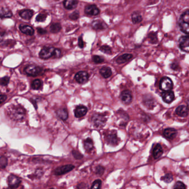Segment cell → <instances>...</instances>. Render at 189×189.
I'll return each instance as SVG.
<instances>
[{
	"label": "cell",
	"instance_id": "4316f807",
	"mask_svg": "<svg viewBox=\"0 0 189 189\" xmlns=\"http://www.w3.org/2000/svg\"><path fill=\"white\" fill-rule=\"evenodd\" d=\"M84 147L85 150L89 152L93 149V143L92 140L90 138H87V139L84 140L83 141Z\"/></svg>",
	"mask_w": 189,
	"mask_h": 189
},
{
	"label": "cell",
	"instance_id": "4fadbf2b",
	"mask_svg": "<svg viewBox=\"0 0 189 189\" xmlns=\"http://www.w3.org/2000/svg\"><path fill=\"white\" fill-rule=\"evenodd\" d=\"M120 100L125 104H129L131 103L133 100V96L131 92L128 90H125L122 92L120 94Z\"/></svg>",
	"mask_w": 189,
	"mask_h": 189
},
{
	"label": "cell",
	"instance_id": "8992f818",
	"mask_svg": "<svg viewBox=\"0 0 189 189\" xmlns=\"http://www.w3.org/2000/svg\"><path fill=\"white\" fill-rule=\"evenodd\" d=\"M159 87L160 89L164 92L170 91L173 88V82L170 78L164 77L160 80Z\"/></svg>",
	"mask_w": 189,
	"mask_h": 189
},
{
	"label": "cell",
	"instance_id": "ffe728a7",
	"mask_svg": "<svg viewBox=\"0 0 189 189\" xmlns=\"http://www.w3.org/2000/svg\"><path fill=\"white\" fill-rule=\"evenodd\" d=\"M34 12L32 10L29 9L21 10L19 12V15L22 19H30L33 16Z\"/></svg>",
	"mask_w": 189,
	"mask_h": 189
},
{
	"label": "cell",
	"instance_id": "f546056e",
	"mask_svg": "<svg viewBox=\"0 0 189 189\" xmlns=\"http://www.w3.org/2000/svg\"><path fill=\"white\" fill-rule=\"evenodd\" d=\"M62 27L59 23H55L52 24L50 27V31L52 33H56L61 31Z\"/></svg>",
	"mask_w": 189,
	"mask_h": 189
},
{
	"label": "cell",
	"instance_id": "836d02e7",
	"mask_svg": "<svg viewBox=\"0 0 189 189\" xmlns=\"http://www.w3.org/2000/svg\"><path fill=\"white\" fill-rule=\"evenodd\" d=\"M149 38L150 39V42L153 44H155L157 43V36L156 33H150L149 35Z\"/></svg>",
	"mask_w": 189,
	"mask_h": 189
},
{
	"label": "cell",
	"instance_id": "f1b7e54d",
	"mask_svg": "<svg viewBox=\"0 0 189 189\" xmlns=\"http://www.w3.org/2000/svg\"><path fill=\"white\" fill-rule=\"evenodd\" d=\"M131 19L133 22L134 24H137L141 22L143 18L140 13L135 12L131 15Z\"/></svg>",
	"mask_w": 189,
	"mask_h": 189
},
{
	"label": "cell",
	"instance_id": "f6af8a7d",
	"mask_svg": "<svg viewBox=\"0 0 189 189\" xmlns=\"http://www.w3.org/2000/svg\"><path fill=\"white\" fill-rule=\"evenodd\" d=\"M171 68L173 70L176 71V70H177V69L179 68V64H177V63L174 62V63H173L172 64H171Z\"/></svg>",
	"mask_w": 189,
	"mask_h": 189
},
{
	"label": "cell",
	"instance_id": "7a4b0ae2",
	"mask_svg": "<svg viewBox=\"0 0 189 189\" xmlns=\"http://www.w3.org/2000/svg\"><path fill=\"white\" fill-rule=\"evenodd\" d=\"M61 56V51L59 49L52 47H43L39 53V57L43 59H47L51 57L59 58Z\"/></svg>",
	"mask_w": 189,
	"mask_h": 189
},
{
	"label": "cell",
	"instance_id": "52a82bcc",
	"mask_svg": "<svg viewBox=\"0 0 189 189\" xmlns=\"http://www.w3.org/2000/svg\"><path fill=\"white\" fill-rule=\"evenodd\" d=\"M104 137L106 141L109 144L116 146L118 144L119 139L116 136V131L114 130L106 133Z\"/></svg>",
	"mask_w": 189,
	"mask_h": 189
},
{
	"label": "cell",
	"instance_id": "5b68a950",
	"mask_svg": "<svg viewBox=\"0 0 189 189\" xmlns=\"http://www.w3.org/2000/svg\"><path fill=\"white\" fill-rule=\"evenodd\" d=\"M106 121V116L100 113L94 114L92 118V122L94 126L96 128L103 127L105 125Z\"/></svg>",
	"mask_w": 189,
	"mask_h": 189
},
{
	"label": "cell",
	"instance_id": "8d00e7d4",
	"mask_svg": "<svg viewBox=\"0 0 189 189\" xmlns=\"http://www.w3.org/2000/svg\"><path fill=\"white\" fill-rule=\"evenodd\" d=\"M186 185L181 181H177L174 186V189H186Z\"/></svg>",
	"mask_w": 189,
	"mask_h": 189
},
{
	"label": "cell",
	"instance_id": "e575fe53",
	"mask_svg": "<svg viewBox=\"0 0 189 189\" xmlns=\"http://www.w3.org/2000/svg\"><path fill=\"white\" fill-rule=\"evenodd\" d=\"M102 181L100 180H96L93 182L91 189H100Z\"/></svg>",
	"mask_w": 189,
	"mask_h": 189
},
{
	"label": "cell",
	"instance_id": "e0dca14e",
	"mask_svg": "<svg viewBox=\"0 0 189 189\" xmlns=\"http://www.w3.org/2000/svg\"><path fill=\"white\" fill-rule=\"evenodd\" d=\"M19 29L23 33L27 35H32L35 33V31L33 29L31 26H29V25L21 24L19 25Z\"/></svg>",
	"mask_w": 189,
	"mask_h": 189
},
{
	"label": "cell",
	"instance_id": "ee69618b",
	"mask_svg": "<svg viewBox=\"0 0 189 189\" xmlns=\"http://www.w3.org/2000/svg\"><path fill=\"white\" fill-rule=\"evenodd\" d=\"M37 32L39 35H43L46 33H47V31L45 30V29H42V28H38L37 29Z\"/></svg>",
	"mask_w": 189,
	"mask_h": 189
},
{
	"label": "cell",
	"instance_id": "83f0119b",
	"mask_svg": "<svg viewBox=\"0 0 189 189\" xmlns=\"http://www.w3.org/2000/svg\"><path fill=\"white\" fill-rule=\"evenodd\" d=\"M43 86V82L41 79H36L33 80L31 84V88L32 89L39 90L42 88Z\"/></svg>",
	"mask_w": 189,
	"mask_h": 189
},
{
	"label": "cell",
	"instance_id": "9c48e42d",
	"mask_svg": "<svg viewBox=\"0 0 189 189\" xmlns=\"http://www.w3.org/2000/svg\"><path fill=\"white\" fill-rule=\"evenodd\" d=\"M74 167L73 165H66L57 167L55 170V174L56 175H61L67 173L73 169Z\"/></svg>",
	"mask_w": 189,
	"mask_h": 189
},
{
	"label": "cell",
	"instance_id": "ab89813d",
	"mask_svg": "<svg viewBox=\"0 0 189 189\" xmlns=\"http://www.w3.org/2000/svg\"><path fill=\"white\" fill-rule=\"evenodd\" d=\"M79 18V13L78 11H75L69 15V19L72 20H77Z\"/></svg>",
	"mask_w": 189,
	"mask_h": 189
},
{
	"label": "cell",
	"instance_id": "7bdbcfd3",
	"mask_svg": "<svg viewBox=\"0 0 189 189\" xmlns=\"http://www.w3.org/2000/svg\"><path fill=\"white\" fill-rule=\"evenodd\" d=\"M78 46L80 48H83L85 46V42L83 40L82 35H80L78 39Z\"/></svg>",
	"mask_w": 189,
	"mask_h": 189
},
{
	"label": "cell",
	"instance_id": "ba28073f",
	"mask_svg": "<svg viewBox=\"0 0 189 189\" xmlns=\"http://www.w3.org/2000/svg\"><path fill=\"white\" fill-rule=\"evenodd\" d=\"M179 47L183 51L189 52V35L181 36L179 40Z\"/></svg>",
	"mask_w": 189,
	"mask_h": 189
},
{
	"label": "cell",
	"instance_id": "f35d334b",
	"mask_svg": "<svg viewBox=\"0 0 189 189\" xmlns=\"http://www.w3.org/2000/svg\"><path fill=\"white\" fill-rule=\"evenodd\" d=\"M10 82V78L7 76L3 77L1 79V84L2 86H6Z\"/></svg>",
	"mask_w": 189,
	"mask_h": 189
},
{
	"label": "cell",
	"instance_id": "30bf717a",
	"mask_svg": "<svg viewBox=\"0 0 189 189\" xmlns=\"http://www.w3.org/2000/svg\"><path fill=\"white\" fill-rule=\"evenodd\" d=\"M7 182L8 186L11 189H16L19 186L21 180L19 177L14 175H11L8 177Z\"/></svg>",
	"mask_w": 189,
	"mask_h": 189
},
{
	"label": "cell",
	"instance_id": "603a6c76",
	"mask_svg": "<svg viewBox=\"0 0 189 189\" xmlns=\"http://www.w3.org/2000/svg\"><path fill=\"white\" fill-rule=\"evenodd\" d=\"M163 154V149L160 144H157L155 145L153 149V154L155 159H158Z\"/></svg>",
	"mask_w": 189,
	"mask_h": 189
},
{
	"label": "cell",
	"instance_id": "7402d4cb",
	"mask_svg": "<svg viewBox=\"0 0 189 189\" xmlns=\"http://www.w3.org/2000/svg\"><path fill=\"white\" fill-rule=\"evenodd\" d=\"M100 72L101 76L103 77H104V78H108L110 77L112 74V72L111 69L108 67H106V66L103 67L100 69Z\"/></svg>",
	"mask_w": 189,
	"mask_h": 189
},
{
	"label": "cell",
	"instance_id": "b9f144b4",
	"mask_svg": "<svg viewBox=\"0 0 189 189\" xmlns=\"http://www.w3.org/2000/svg\"><path fill=\"white\" fill-rule=\"evenodd\" d=\"M72 154L73 155L75 159H76L77 160H79V159H81L82 157H83V155L82 154H80L79 152H78L77 150H73L72 151Z\"/></svg>",
	"mask_w": 189,
	"mask_h": 189
},
{
	"label": "cell",
	"instance_id": "d590c367",
	"mask_svg": "<svg viewBox=\"0 0 189 189\" xmlns=\"http://www.w3.org/2000/svg\"><path fill=\"white\" fill-rule=\"evenodd\" d=\"M92 59L95 63H102L104 61V58L100 57V56H96V55L93 56Z\"/></svg>",
	"mask_w": 189,
	"mask_h": 189
},
{
	"label": "cell",
	"instance_id": "3957f363",
	"mask_svg": "<svg viewBox=\"0 0 189 189\" xmlns=\"http://www.w3.org/2000/svg\"><path fill=\"white\" fill-rule=\"evenodd\" d=\"M179 26L182 32L189 35V9L185 11L180 17Z\"/></svg>",
	"mask_w": 189,
	"mask_h": 189
},
{
	"label": "cell",
	"instance_id": "277c9868",
	"mask_svg": "<svg viewBox=\"0 0 189 189\" xmlns=\"http://www.w3.org/2000/svg\"><path fill=\"white\" fill-rule=\"evenodd\" d=\"M25 72L30 76H38L41 74L43 72L42 68L35 65H29L24 69Z\"/></svg>",
	"mask_w": 189,
	"mask_h": 189
},
{
	"label": "cell",
	"instance_id": "74e56055",
	"mask_svg": "<svg viewBox=\"0 0 189 189\" xmlns=\"http://www.w3.org/2000/svg\"><path fill=\"white\" fill-rule=\"evenodd\" d=\"M7 165V159L6 157L2 156L0 159V165H1V169L6 167Z\"/></svg>",
	"mask_w": 189,
	"mask_h": 189
},
{
	"label": "cell",
	"instance_id": "c3c4849f",
	"mask_svg": "<svg viewBox=\"0 0 189 189\" xmlns=\"http://www.w3.org/2000/svg\"><path fill=\"white\" fill-rule=\"evenodd\" d=\"M53 189V188H51V189Z\"/></svg>",
	"mask_w": 189,
	"mask_h": 189
},
{
	"label": "cell",
	"instance_id": "6da1fadb",
	"mask_svg": "<svg viewBox=\"0 0 189 189\" xmlns=\"http://www.w3.org/2000/svg\"><path fill=\"white\" fill-rule=\"evenodd\" d=\"M8 115L10 118L15 121H22L26 116V110L19 105L8 106L7 110Z\"/></svg>",
	"mask_w": 189,
	"mask_h": 189
},
{
	"label": "cell",
	"instance_id": "bcb514c9",
	"mask_svg": "<svg viewBox=\"0 0 189 189\" xmlns=\"http://www.w3.org/2000/svg\"><path fill=\"white\" fill-rule=\"evenodd\" d=\"M0 98H1V104H2L3 102H5V101L7 100V96L6 95H3V94H1V96H0Z\"/></svg>",
	"mask_w": 189,
	"mask_h": 189
},
{
	"label": "cell",
	"instance_id": "1f68e13d",
	"mask_svg": "<svg viewBox=\"0 0 189 189\" xmlns=\"http://www.w3.org/2000/svg\"><path fill=\"white\" fill-rule=\"evenodd\" d=\"M100 50L105 54L110 55L112 53V49L109 46H106V45H104V46H102V47H100Z\"/></svg>",
	"mask_w": 189,
	"mask_h": 189
},
{
	"label": "cell",
	"instance_id": "7c38bea8",
	"mask_svg": "<svg viewBox=\"0 0 189 189\" xmlns=\"http://www.w3.org/2000/svg\"><path fill=\"white\" fill-rule=\"evenodd\" d=\"M84 12L90 16H96L100 13V10L96 5H88L84 8Z\"/></svg>",
	"mask_w": 189,
	"mask_h": 189
},
{
	"label": "cell",
	"instance_id": "2e32d148",
	"mask_svg": "<svg viewBox=\"0 0 189 189\" xmlns=\"http://www.w3.org/2000/svg\"><path fill=\"white\" fill-rule=\"evenodd\" d=\"M175 112L177 115L181 117H186L189 114V108L184 105H181L176 108Z\"/></svg>",
	"mask_w": 189,
	"mask_h": 189
},
{
	"label": "cell",
	"instance_id": "ac0fdd59",
	"mask_svg": "<svg viewBox=\"0 0 189 189\" xmlns=\"http://www.w3.org/2000/svg\"><path fill=\"white\" fill-rule=\"evenodd\" d=\"M92 27L93 29L96 30H103L106 29L107 25L103 21L95 20L92 22Z\"/></svg>",
	"mask_w": 189,
	"mask_h": 189
},
{
	"label": "cell",
	"instance_id": "d4e9b609",
	"mask_svg": "<svg viewBox=\"0 0 189 189\" xmlns=\"http://www.w3.org/2000/svg\"><path fill=\"white\" fill-rule=\"evenodd\" d=\"M56 113L58 118L62 120H66L67 119L68 117V113L67 110L66 108H61V109H58Z\"/></svg>",
	"mask_w": 189,
	"mask_h": 189
},
{
	"label": "cell",
	"instance_id": "4dcf8cb0",
	"mask_svg": "<svg viewBox=\"0 0 189 189\" xmlns=\"http://www.w3.org/2000/svg\"><path fill=\"white\" fill-rule=\"evenodd\" d=\"M161 180L167 183H170L173 180V176L171 174H167L161 178Z\"/></svg>",
	"mask_w": 189,
	"mask_h": 189
},
{
	"label": "cell",
	"instance_id": "8fae6325",
	"mask_svg": "<svg viewBox=\"0 0 189 189\" xmlns=\"http://www.w3.org/2000/svg\"><path fill=\"white\" fill-rule=\"evenodd\" d=\"M89 77V74L87 72L85 71H80L76 74L74 78L78 83L83 84L88 80Z\"/></svg>",
	"mask_w": 189,
	"mask_h": 189
},
{
	"label": "cell",
	"instance_id": "7dc6e473",
	"mask_svg": "<svg viewBox=\"0 0 189 189\" xmlns=\"http://www.w3.org/2000/svg\"><path fill=\"white\" fill-rule=\"evenodd\" d=\"M188 103V106H189V100H188V103Z\"/></svg>",
	"mask_w": 189,
	"mask_h": 189
},
{
	"label": "cell",
	"instance_id": "9a60e30c",
	"mask_svg": "<svg viewBox=\"0 0 189 189\" xmlns=\"http://www.w3.org/2000/svg\"><path fill=\"white\" fill-rule=\"evenodd\" d=\"M161 96L164 100L167 103H170L173 101L175 99V95L173 91H167L163 92L161 94Z\"/></svg>",
	"mask_w": 189,
	"mask_h": 189
},
{
	"label": "cell",
	"instance_id": "44dd1931",
	"mask_svg": "<svg viewBox=\"0 0 189 189\" xmlns=\"http://www.w3.org/2000/svg\"><path fill=\"white\" fill-rule=\"evenodd\" d=\"M78 3V1L66 0L63 2V5L64 7L67 10H73L77 7Z\"/></svg>",
	"mask_w": 189,
	"mask_h": 189
},
{
	"label": "cell",
	"instance_id": "cb8c5ba5",
	"mask_svg": "<svg viewBox=\"0 0 189 189\" xmlns=\"http://www.w3.org/2000/svg\"><path fill=\"white\" fill-rule=\"evenodd\" d=\"M133 58V55L131 54H124L122 55L121 56L119 57L118 58L116 59V62L119 64H122L124 63L130 61Z\"/></svg>",
	"mask_w": 189,
	"mask_h": 189
},
{
	"label": "cell",
	"instance_id": "5bb4252c",
	"mask_svg": "<svg viewBox=\"0 0 189 189\" xmlns=\"http://www.w3.org/2000/svg\"><path fill=\"white\" fill-rule=\"evenodd\" d=\"M88 112V109L85 106L80 105L77 106L74 110V115L76 118H81L86 115Z\"/></svg>",
	"mask_w": 189,
	"mask_h": 189
},
{
	"label": "cell",
	"instance_id": "d6a6232c",
	"mask_svg": "<svg viewBox=\"0 0 189 189\" xmlns=\"http://www.w3.org/2000/svg\"><path fill=\"white\" fill-rule=\"evenodd\" d=\"M47 17V14H46V13H39L36 17L35 20L37 22H44L45 20L46 19Z\"/></svg>",
	"mask_w": 189,
	"mask_h": 189
},
{
	"label": "cell",
	"instance_id": "d6986e66",
	"mask_svg": "<svg viewBox=\"0 0 189 189\" xmlns=\"http://www.w3.org/2000/svg\"><path fill=\"white\" fill-rule=\"evenodd\" d=\"M177 134V130L174 128H167L164 130L163 132L164 136L168 139H173Z\"/></svg>",
	"mask_w": 189,
	"mask_h": 189
},
{
	"label": "cell",
	"instance_id": "60d3db41",
	"mask_svg": "<svg viewBox=\"0 0 189 189\" xmlns=\"http://www.w3.org/2000/svg\"><path fill=\"white\" fill-rule=\"evenodd\" d=\"M104 167H102V166H98L96 167V174L98 175H102L104 173Z\"/></svg>",
	"mask_w": 189,
	"mask_h": 189
},
{
	"label": "cell",
	"instance_id": "484cf974",
	"mask_svg": "<svg viewBox=\"0 0 189 189\" xmlns=\"http://www.w3.org/2000/svg\"><path fill=\"white\" fill-rule=\"evenodd\" d=\"M0 16L1 19L10 18L12 16V13L10 9L2 7L0 11Z\"/></svg>",
	"mask_w": 189,
	"mask_h": 189
}]
</instances>
